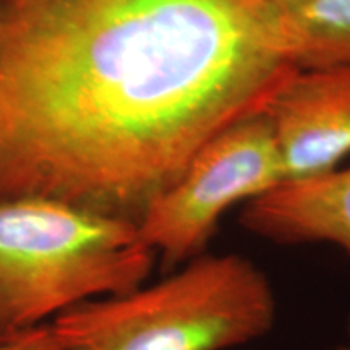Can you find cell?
<instances>
[{
  "label": "cell",
  "mask_w": 350,
  "mask_h": 350,
  "mask_svg": "<svg viewBox=\"0 0 350 350\" xmlns=\"http://www.w3.org/2000/svg\"><path fill=\"white\" fill-rule=\"evenodd\" d=\"M299 70L262 0H3L0 200L139 222Z\"/></svg>",
  "instance_id": "1"
},
{
  "label": "cell",
  "mask_w": 350,
  "mask_h": 350,
  "mask_svg": "<svg viewBox=\"0 0 350 350\" xmlns=\"http://www.w3.org/2000/svg\"><path fill=\"white\" fill-rule=\"evenodd\" d=\"M275 313L255 262L204 253L152 286L72 306L51 327L62 350H229L268 334Z\"/></svg>",
  "instance_id": "2"
},
{
  "label": "cell",
  "mask_w": 350,
  "mask_h": 350,
  "mask_svg": "<svg viewBox=\"0 0 350 350\" xmlns=\"http://www.w3.org/2000/svg\"><path fill=\"white\" fill-rule=\"evenodd\" d=\"M154 261L137 222L41 196L0 200V334L133 291Z\"/></svg>",
  "instance_id": "3"
},
{
  "label": "cell",
  "mask_w": 350,
  "mask_h": 350,
  "mask_svg": "<svg viewBox=\"0 0 350 350\" xmlns=\"http://www.w3.org/2000/svg\"><path fill=\"white\" fill-rule=\"evenodd\" d=\"M284 180L268 113L245 117L204 143L152 201L138 222L139 237L165 269H174L206 253L227 209Z\"/></svg>",
  "instance_id": "4"
},
{
  "label": "cell",
  "mask_w": 350,
  "mask_h": 350,
  "mask_svg": "<svg viewBox=\"0 0 350 350\" xmlns=\"http://www.w3.org/2000/svg\"><path fill=\"white\" fill-rule=\"evenodd\" d=\"M265 112L286 180L339 167L350 156V64L295 70Z\"/></svg>",
  "instance_id": "5"
},
{
  "label": "cell",
  "mask_w": 350,
  "mask_h": 350,
  "mask_svg": "<svg viewBox=\"0 0 350 350\" xmlns=\"http://www.w3.org/2000/svg\"><path fill=\"white\" fill-rule=\"evenodd\" d=\"M240 222L275 243H331L350 258V167L286 180L248 201Z\"/></svg>",
  "instance_id": "6"
},
{
  "label": "cell",
  "mask_w": 350,
  "mask_h": 350,
  "mask_svg": "<svg viewBox=\"0 0 350 350\" xmlns=\"http://www.w3.org/2000/svg\"><path fill=\"white\" fill-rule=\"evenodd\" d=\"M281 16L297 68L350 64V0H305Z\"/></svg>",
  "instance_id": "7"
},
{
  "label": "cell",
  "mask_w": 350,
  "mask_h": 350,
  "mask_svg": "<svg viewBox=\"0 0 350 350\" xmlns=\"http://www.w3.org/2000/svg\"><path fill=\"white\" fill-rule=\"evenodd\" d=\"M0 350H62L51 325L0 334Z\"/></svg>",
  "instance_id": "8"
},
{
  "label": "cell",
  "mask_w": 350,
  "mask_h": 350,
  "mask_svg": "<svg viewBox=\"0 0 350 350\" xmlns=\"http://www.w3.org/2000/svg\"><path fill=\"white\" fill-rule=\"evenodd\" d=\"M262 2L275 8L278 12L284 13V12L292 10V8H295L297 5H300V3L305 2V0H262Z\"/></svg>",
  "instance_id": "9"
},
{
  "label": "cell",
  "mask_w": 350,
  "mask_h": 350,
  "mask_svg": "<svg viewBox=\"0 0 350 350\" xmlns=\"http://www.w3.org/2000/svg\"><path fill=\"white\" fill-rule=\"evenodd\" d=\"M339 350H350V318H349V323H347V338H345L344 344L340 345Z\"/></svg>",
  "instance_id": "10"
},
{
  "label": "cell",
  "mask_w": 350,
  "mask_h": 350,
  "mask_svg": "<svg viewBox=\"0 0 350 350\" xmlns=\"http://www.w3.org/2000/svg\"><path fill=\"white\" fill-rule=\"evenodd\" d=\"M2 2H3V0H0V8H2Z\"/></svg>",
  "instance_id": "11"
}]
</instances>
